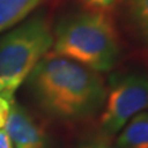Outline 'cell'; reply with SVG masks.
Listing matches in <instances>:
<instances>
[{"label": "cell", "mask_w": 148, "mask_h": 148, "mask_svg": "<svg viewBox=\"0 0 148 148\" xmlns=\"http://www.w3.org/2000/svg\"><path fill=\"white\" fill-rule=\"evenodd\" d=\"M116 148H148V111L135 115L122 127Z\"/></svg>", "instance_id": "cell-7"}, {"label": "cell", "mask_w": 148, "mask_h": 148, "mask_svg": "<svg viewBox=\"0 0 148 148\" xmlns=\"http://www.w3.org/2000/svg\"><path fill=\"white\" fill-rule=\"evenodd\" d=\"M80 148H116V147H111L104 142H95V143H90V145H85Z\"/></svg>", "instance_id": "cell-12"}, {"label": "cell", "mask_w": 148, "mask_h": 148, "mask_svg": "<svg viewBox=\"0 0 148 148\" xmlns=\"http://www.w3.org/2000/svg\"><path fill=\"white\" fill-rule=\"evenodd\" d=\"M4 94H5V84L0 79V96H4Z\"/></svg>", "instance_id": "cell-13"}, {"label": "cell", "mask_w": 148, "mask_h": 148, "mask_svg": "<svg viewBox=\"0 0 148 148\" xmlns=\"http://www.w3.org/2000/svg\"><path fill=\"white\" fill-rule=\"evenodd\" d=\"M12 103H14V100L6 99V98H4V96H0V130L5 126Z\"/></svg>", "instance_id": "cell-9"}, {"label": "cell", "mask_w": 148, "mask_h": 148, "mask_svg": "<svg viewBox=\"0 0 148 148\" xmlns=\"http://www.w3.org/2000/svg\"><path fill=\"white\" fill-rule=\"evenodd\" d=\"M148 109V75L130 73L117 77L106 90L101 109L100 128L105 136H114L135 115Z\"/></svg>", "instance_id": "cell-4"}, {"label": "cell", "mask_w": 148, "mask_h": 148, "mask_svg": "<svg viewBox=\"0 0 148 148\" xmlns=\"http://www.w3.org/2000/svg\"><path fill=\"white\" fill-rule=\"evenodd\" d=\"M4 130L14 148H47V138L42 127L16 103L11 104Z\"/></svg>", "instance_id": "cell-5"}, {"label": "cell", "mask_w": 148, "mask_h": 148, "mask_svg": "<svg viewBox=\"0 0 148 148\" xmlns=\"http://www.w3.org/2000/svg\"><path fill=\"white\" fill-rule=\"evenodd\" d=\"M0 148H14L5 130H0Z\"/></svg>", "instance_id": "cell-11"}, {"label": "cell", "mask_w": 148, "mask_h": 148, "mask_svg": "<svg viewBox=\"0 0 148 148\" xmlns=\"http://www.w3.org/2000/svg\"><path fill=\"white\" fill-rule=\"evenodd\" d=\"M45 0H0V32L17 25Z\"/></svg>", "instance_id": "cell-8"}, {"label": "cell", "mask_w": 148, "mask_h": 148, "mask_svg": "<svg viewBox=\"0 0 148 148\" xmlns=\"http://www.w3.org/2000/svg\"><path fill=\"white\" fill-rule=\"evenodd\" d=\"M52 46L53 31L43 14L26 20L0 40V79L5 84L4 98L12 100L17 88Z\"/></svg>", "instance_id": "cell-3"}, {"label": "cell", "mask_w": 148, "mask_h": 148, "mask_svg": "<svg viewBox=\"0 0 148 148\" xmlns=\"http://www.w3.org/2000/svg\"><path fill=\"white\" fill-rule=\"evenodd\" d=\"M29 78L34 98L46 112L63 121H82L103 109L106 90L101 74L47 53Z\"/></svg>", "instance_id": "cell-1"}, {"label": "cell", "mask_w": 148, "mask_h": 148, "mask_svg": "<svg viewBox=\"0 0 148 148\" xmlns=\"http://www.w3.org/2000/svg\"><path fill=\"white\" fill-rule=\"evenodd\" d=\"M120 8L128 31L148 47V0H121Z\"/></svg>", "instance_id": "cell-6"}, {"label": "cell", "mask_w": 148, "mask_h": 148, "mask_svg": "<svg viewBox=\"0 0 148 148\" xmlns=\"http://www.w3.org/2000/svg\"><path fill=\"white\" fill-rule=\"evenodd\" d=\"M53 53L99 74L110 72L120 61L116 29L104 12L85 10L63 17L53 31Z\"/></svg>", "instance_id": "cell-2"}, {"label": "cell", "mask_w": 148, "mask_h": 148, "mask_svg": "<svg viewBox=\"0 0 148 148\" xmlns=\"http://www.w3.org/2000/svg\"><path fill=\"white\" fill-rule=\"evenodd\" d=\"M115 1L116 0H85L88 5H90L91 8H95V9H100V10L110 8Z\"/></svg>", "instance_id": "cell-10"}]
</instances>
